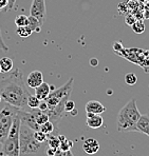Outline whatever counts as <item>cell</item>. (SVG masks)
<instances>
[{
    "label": "cell",
    "instance_id": "6da1fadb",
    "mask_svg": "<svg viewBox=\"0 0 149 156\" xmlns=\"http://www.w3.org/2000/svg\"><path fill=\"white\" fill-rule=\"evenodd\" d=\"M0 95L6 104L20 110L27 109V90L24 73L19 69L10 71L5 77L0 80Z\"/></svg>",
    "mask_w": 149,
    "mask_h": 156
},
{
    "label": "cell",
    "instance_id": "7a4b0ae2",
    "mask_svg": "<svg viewBox=\"0 0 149 156\" xmlns=\"http://www.w3.org/2000/svg\"><path fill=\"white\" fill-rule=\"evenodd\" d=\"M73 82L74 79L70 78L64 86H61L59 89L53 90V92L49 94L45 98V102L48 105V110L45 113L49 115L50 121L54 123L55 127H58L59 121L64 117L65 113V104L69 99L71 93L73 90Z\"/></svg>",
    "mask_w": 149,
    "mask_h": 156
},
{
    "label": "cell",
    "instance_id": "3957f363",
    "mask_svg": "<svg viewBox=\"0 0 149 156\" xmlns=\"http://www.w3.org/2000/svg\"><path fill=\"white\" fill-rule=\"evenodd\" d=\"M48 143H39L34 138V130L26 123H20L19 156H43Z\"/></svg>",
    "mask_w": 149,
    "mask_h": 156
},
{
    "label": "cell",
    "instance_id": "277c9868",
    "mask_svg": "<svg viewBox=\"0 0 149 156\" xmlns=\"http://www.w3.org/2000/svg\"><path fill=\"white\" fill-rule=\"evenodd\" d=\"M141 113L136 105V100L132 98L120 110L116 116V128L120 132H134Z\"/></svg>",
    "mask_w": 149,
    "mask_h": 156
},
{
    "label": "cell",
    "instance_id": "5b68a950",
    "mask_svg": "<svg viewBox=\"0 0 149 156\" xmlns=\"http://www.w3.org/2000/svg\"><path fill=\"white\" fill-rule=\"evenodd\" d=\"M19 111V110H18ZM20 117L15 116L11 129L9 131L8 137L1 144L0 154L3 156H19V129H20Z\"/></svg>",
    "mask_w": 149,
    "mask_h": 156
},
{
    "label": "cell",
    "instance_id": "8992f818",
    "mask_svg": "<svg viewBox=\"0 0 149 156\" xmlns=\"http://www.w3.org/2000/svg\"><path fill=\"white\" fill-rule=\"evenodd\" d=\"M18 108L6 104L3 109L0 110V144H2L5 138L8 137L9 131L11 129V126L15 116L18 113Z\"/></svg>",
    "mask_w": 149,
    "mask_h": 156
},
{
    "label": "cell",
    "instance_id": "52a82bcc",
    "mask_svg": "<svg viewBox=\"0 0 149 156\" xmlns=\"http://www.w3.org/2000/svg\"><path fill=\"white\" fill-rule=\"evenodd\" d=\"M30 15L35 17L42 26L47 16V8H45V0H33L31 9H30Z\"/></svg>",
    "mask_w": 149,
    "mask_h": 156
},
{
    "label": "cell",
    "instance_id": "ba28073f",
    "mask_svg": "<svg viewBox=\"0 0 149 156\" xmlns=\"http://www.w3.org/2000/svg\"><path fill=\"white\" fill-rule=\"evenodd\" d=\"M43 82V75L40 71H33L27 77L26 83L29 88L35 89Z\"/></svg>",
    "mask_w": 149,
    "mask_h": 156
},
{
    "label": "cell",
    "instance_id": "9c48e42d",
    "mask_svg": "<svg viewBox=\"0 0 149 156\" xmlns=\"http://www.w3.org/2000/svg\"><path fill=\"white\" fill-rule=\"evenodd\" d=\"M134 132H140L149 136V114L141 115L139 121L136 122Z\"/></svg>",
    "mask_w": 149,
    "mask_h": 156
},
{
    "label": "cell",
    "instance_id": "30bf717a",
    "mask_svg": "<svg viewBox=\"0 0 149 156\" xmlns=\"http://www.w3.org/2000/svg\"><path fill=\"white\" fill-rule=\"evenodd\" d=\"M87 113V126L91 129H100L103 125H104V119L98 114H93V113Z\"/></svg>",
    "mask_w": 149,
    "mask_h": 156
},
{
    "label": "cell",
    "instance_id": "8fae6325",
    "mask_svg": "<svg viewBox=\"0 0 149 156\" xmlns=\"http://www.w3.org/2000/svg\"><path fill=\"white\" fill-rule=\"evenodd\" d=\"M82 149L88 155H93L100 150V144L94 138H87L82 144Z\"/></svg>",
    "mask_w": 149,
    "mask_h": 156
},
{
    "label": "cell",
    "instance_id": "7c38bea8",
    "mask_svg": "<svg viewBox=\"0 0 149 156\" xmlns=\"http://www.w3.org/2000/svg\"><path fill=\"white\" fill-rule=\"evenodd\" d=\"M105 111H106L105 107L97 100H90V101H88L86 104V112H89V113L100 115Z\"/></svg>",
    "mask_w": 149,
    "mask_h": 156
},
{
    "label": "cell",
    "instance_id": "4fadbf2b",
    "mask_svg": "<svg viewBox=\"0 0 149 156\" xmlns=\"http://www.w3.org/2000/svg\"><path fill=\"white\" fill-rule=\"evenodd\" d=\"M50 93H51V87L45 81L37 88H35V95L39 98V100H45Z\"/></svg>",
    "mask_w": 149,
    "mask_h": 156
},
{
    "label": "cell",
    "instance_id": "5bb4252c",
    "mask_svg": "<svg viewBox=\"0 0 149 156\" xmlns=\"http://www.w3.org/2000/svg\"><path fill=\"white\" fill-rule=\"evenodd\" d=\"M0 68L1 71L4 73H9L10 71L13 70L14 68V61L10 57H2L0 59Z\"/></svg>",
    "mask_w": 149,
    "mask_h": 156
},
{
    "label": "cell",
    "instance_id": "9a60e30c",
    "mask_svg": "<svg viewBox=\"0 0 149 156\" xmlns=\"http://www.w3.org/2000/svg\"><path fill=\"white\" fill-rule=\"evenodd\" d=\"M27 26H29V27L33 32L39 33L41 31V24L39 23V21H38L35 17H33V16H31V15L29 16V24H27Z\"/></svg>",
    "mask_w": 149,
    "mask_h": 156
},
{
    "label": "cell",
    "instance_id": "2e32d148",
    "mask_svg": "<svg viewBox=\"0 0 149 156\" xmlns=\"http://www.w3.org/2000/svg\"><path fill=\"white\" fill-rule=\"evenodd\" d=\"M47 143H48V146L51 147V148L58 149L59 144H60V140H59L58 136H56V135H54L53 133H50V134H48Z\"/></svg>",
    "mask_w": 149,
    "mask_h": 156
},
{
    "label": "cell",
    "instance_id": "e0dca14e",
    "mask_svg": "<svg viewBox=\"0 0 149 156\" xmlns=\"http://www.w3.org/2000/svg\"><path fill=\"white\" fill-rule=\"evenodd\" d=\"M40 104L39 98L36 95H31L30 94L29 97H27V108L29 109H38Z\"/></svg>",
    "mask_w": 149,
    "mask_h": 156
},
{
    "label": "cell",
    "instance_id": "ac0fdd59",
    "mask_svg": "<svg viewBox=\"0 0 149 156\" xmlns=\"http://www.w3.org/2000/svg\"><path fill=\"white\" fill-rule=\"evenodd\" d=\"M55 130H57V128L54 126V123L52 121L48 120L47 122H45L43 125L40 126V129L39 131H42L43 133L45 134H50V133H53Z\"/></svg>",
    "mask_w": 149,
    "mask_h": 156
},
{
    "label": "cell",
    "instance_id": "d6986e66",
    "mask_svg": "<svg viewBox=\"0 0 149 156\" xmlns=\"http://www.w3.org/2000/svg\"><path fill=\"white\" fill-rule=\"evenodd\" d=\"M17 34L22 38H27L29 36H31V34L33 33L31 29L29 27V26H26V27H17V30H16Z\"/></svg>",
    "mask_w": 149,
    "mask_h": 156
},
{
    "label": "cell",
    "instance_id": "ffe728a7",
    "mask_svg": "<svg viewBox=\"0 0 149 156\" xmlns=\"http://www.w3.org/2000/svg\"><path fill=\"white\" fill-rule=\"evenodd\" d=\"M14 22L16 27H26L29 24V17L26 15H17Z\"/></svg>",
    "mask_w": 149,
    "mask_h": 156
},
{
    "label": "cell",
    "instance_id": "44dd1931",
    "mask_svg": "<svg viewBox=\"0 0 149 156\" xmlns=\"http://www.w3.org/2000/svg\"><path fill=\"white\" fill-rule=\"evenodd\" d=\"M131 29L134 33L142 34L145 32V24H144V22L141 21V20H136V21L131 26Z\"/></svg>",
    "mask_w": 149,
    "mask_h": 156
},
{
    "label": "cell",
    "instance_id": "7402d4cb",
    "mask_svg": "<svg viewBox=\"0 0 149 156\" xmlns=\"http://www.w3.org/2000/svg\"><path fill=\"white\" fill-rule=\"evenodd\" d=\"M34 138L39 143H47L48 134L43 133L42 131H34Z\"/></svg>",
    "mask_w": 149,
    "mask_h": 156
},
{
    "label": "cell",
    "instance_id": "603a6c76",
    "mask_svg": "<svg viewBox=\"0 0 149 156\" xmlns=\"http://www.w3.org/2000/svg\"><path fill=\"white\" fill-rule=\"evenodd\" d=\"M125 82L128 86H134L137 82V77L134 73H128L125 76Z\"/></svg>",
    "mask_w": 149,
    "mask_h": 156
},
{
    "label": "cell",
    "instance_id": "cb8c5ba5",
    "mask_svg": "<svg viewBox=\"0 0 149 156\" xmlns=\"http://www.w3.org/2000/svg\"><path fill=\"white\" fill-rule=\"evenodd\" d=\"M72 147H73V141H71V140H69V139L65 138V139H63V140L60 141L58 148L60 149V150H63V151H69V150H71V149H72Z\"/></svg>",
    "mask_w": 149,
    "mask_h": 156
},
{
    "label": "cell",
    "instance_id": "d4e9b609",
    "mask_svg": "<svg viewBox=\"0 0 149 156\" xmlns=\"http://www.w3.org/2000/svg\"><path fill=\"white\" fill-rule=\"evenodd\" d=\"M73 109H75V102L68 99L65 104V112H71Z\"/></svg>",
    "mask_w": 149,
    "mask_h": 156
},
{
    "label": "cell",
    "instance_id": "484cf974",
    "mask_svg": "<svg viewBox=\"0 0 149 156\" xmlns=\"http://www.w3.org/2000/svg\"><path fill=\"white\" fill-rule=\"evenodd\" d=\"M54 156H73V154H72V152H71V150L63 151L58 148V149H56V152H55Z\"/></svg>",
    "mask_w": 149,
    "mask_h": 156
},
{
    "label": "cell",
    "instance_id": "4316f807",
    "mask_svg": "<svg viewBox=\"0 0 149 156\" xmlns=\"http://www.w3.org/2000/svg\"><path fill=\"white\" fill-rule=\"evenodd\" d=\"M136 21V18L134 17L133 15H131V14H130V15H128V16H126V18H125V22L128 24V26L131 27L132 24H133Z\"/></svg>",
    "mask_w": 149,
    "mask_h": 156
},
{
    "label": "cell",
    "instance_id": "83f0119b",
    "mask_svg": "<svg viewBox=\"0 0 149 156\" xmlns=\"http://www.w3.org/2000/svg\"><path fill=\"white\" fill-rule=\"evenodd\" d=\"M55 152H56V149L51 148V147H49V146H48L47 149H45V154H47L48 156H54Z\"/></svg>",
    "mask_w": 149,
    "mask_h": 156
},
{
    "label": "cell",
    "instance_id": "f1b7e54d",
    "mask_svg": "<svg viewBox=\"0 0 149 156\" xmlns=\"http://www.w3.org/2000/svg\"><path fill=\"white\" fill-rule=\"evenodd\" d=\"M8 4H9V0H0V10L8 8Z\"/></svg>",
    "mask_w": 149,
    "mask_h": 156
},
{
    "label": "cell",
    "instance_id": "f546056e",
    "mask_svg": "<svg viewBox=\"0 0 149 156\" xmlns=\"http://www.w3.org/2000/svg\"><path fill=\"white\" fill-rule=\"evenodd\" d=\"M15 2H16V0H9V4H8V10L9 11L12 10V9H13V6H14V4H15Z\"/></svg>",
    "mask_w": 149,
    "mask_h": 156
},
{
    "label": "cell",
    "instance_id": "4dcf8cb0",
    "mask_svg": "<svg viewBox=\"0 0 149 156\" xmlns=\"http://www.w3.org/2000/svg\"><path fill=\"white\" fill-rule=\"evenodd\" d=\"M90 65L92 66H98V60L96 58H92L90 60Z\"/></svg>",
    "mask_w": 149,
    "mask_h": 156
},
{
    "label": "cell",
    "instance_id": "1f68e13d",
    "mask_svg": "<svg viewBox=\"0 0 149 156\" xmlns=\"http://www.w3.org/2000/svg\"><path fill=\"white\" fill-rule=\"evenodd\" d=\"M70 113L72 114V115H76V114H77V110L76 109H73L72 111L70 112Z\"/></svg>",
    "mask_w": 149,
    "mask_h": 156
},
{
    "label": "cell",
    "instance_id": "d6a6232c",
    "mask_svg": "<svg viewBox=\"0 0 149 156\" xmlns=\"http://www.w3.org/2000/svg\"><path fill=\"white\" fill-rule=\"evenodd\" d=\"M1 100H2V97H1V95H0V102H1Z\"/></svg>",
    "mask_w": 149,
    "mask_h": 156
},
{
    "label": "cell",
    "instance_id": "836d02e7",
    "mask_svg": "<svg viewBox=\"0 0 149 156\" xmlns=\"http://www.w3.org/2000/svg\"><path fill=\"white\" fill-rule=\"evenodd\" d=\"M2 72V71H1V68H0V73H1Z\"/></svg>",
    "mask_w": 149,
    "mask_h": 156
},
{
    "label": "cell",
    "instance_id": "e575fe53",
    "mask_svg": "<svg viewBox=\"0 0 149 156\" xmlns=\"http://www.w3.org/2000/svg\"><path fill=\"white\" fill-rule=\"evenodd\" d=\"M0 156H3V155H1V154H0Z\"/></svg>",
    "mask_w": 149,
    "mask_h": 156
}]
</instances>
